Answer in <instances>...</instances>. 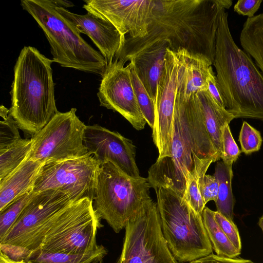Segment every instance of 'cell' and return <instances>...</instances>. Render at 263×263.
Masks as SVG:
<instances>
[{
	"label": "cell",
	"instance_id": "4316f807",
	"mask_svg": "<svg viewBox=\"0 0 263 263\" xmlns=\"http://www.w3.org/2000/svg\"><path fill=\"white\" fill-rule=\"evenodd\" d=\"M212 161L202 163L196 167L190 175L183 197L192 209L198 214L202 215L205 203L201 196L199 186V179L201 175L205 174Z\"/></svg>",
	"mask_w": 263,
	"mask_h": 263
},
{
	"label": "cell",
	"instance_id": "9a60e30c",
	"mask_svg": "<svg viewBox=\"0 0 263 263\" xmlns=\"http://www.w3.org/2000/svg\"><path fill=\"white\" fill-rule=\"evenodd\" d=\"M83 140L88 153L100 164L110 161L128 176L140 177L136 162V147L131 140L97 124L86 125Z\"/></svg>",
	"mask_w": 263,
	"mask_h": 263
},
{
	"label": "cell",
	"instance_id": "f35d334b",
	"mask_svg": "<svg viewBox=\"0 0 263 263\" xmlns=\"http://www.w3.org/2000/svg\"><path fill=\"white\" fill-rule=\"evenodd\" d=\"M258 223L263 232V215L259 218Z\"/></svg>",
	"mask_w": 263,
	"mask_h": 263
},
{
	"label": "cell",
	"instance_id": "603a6c76",
	"mask_svg": "<svg viewBox=\"0 0 263 263\" xmlns=\"http://www.w3.org/2000/svg\"><path fill=\"white\" fill-rule=\"evenodd\" d=\"M213 175L219 184L218 197L215 202L216 211L229 220L233 221L235 201L232 190V167L226 166L222 161H218Z\"/></svg>",
	"mask_w": 263,
	"mask_h": 263
},
{
	"label": "cell",
	"instance_id": "2e32d148",
	"mask_svg": "<svg viewBox=\"0 0 263 263\" xmlns=\"http://www.w3.org/2000/svg\"><path fill=\"white\" fill-rule=\"evenodd\" d=\"M100 220L93 209L56 233L46 236L32 252L76 254L95 251L100 246L96 240L97 231L102 226Z\"/></svg>",
	"mask_w": 263,
	"mask_h": 263
},
{
	"label": "cell",
	"instance_id": "ac0fdd59",
	"mask_svg": "<svg viewBox=\"0 0 263 263\" xmlns=\"http://www.w3.org/2000/svg\"><path fill=\"white\" fill-rule=\"evenodd\" d=\"M170 47L168 41L160 40L129 60L133 63L137 75L155 105L158 82L164 66L166 49Z\"/></svg>",
	"mask_w": 263,
	"mask_h": 263
},
{
	"label": "cell",
	"instance_id": "8992f818",
	"mask_svg": "<svg viewBox=\"0 0 263 263\" xmlns=\"http://www.w3.org/2000/svg\"><path fill=\"white\" fill-rule=\"evenodd\" d=\"M154 189L162 233L176 260L191 262L213 254L202 215L173 189L161 186Z\"/></svg>",
	"mask_w": 263,
	"mask_h": 263
},
{
	"label": "cell",
	"instance_id": "d6a6232c",
	"mask_svg": "<svg viewBox=\"0 0 263 263\" xmlns=\"http://www.w3.org/2000/svg\"><path fill=\"white\" fill-rule=\"evenodd\" d=\"M214 218L224 233L235 248L241 251V241L237 226L233 221L227 219L217 211L214 212Z\"/></svg>",
	"mask_w": 263,
	"mask_h": 263
},
{
	"label": "cell",
	"instance_id": "ab89813d",
	"mask_svg": "<svg viewBox=\"0 0 263 263\" xmlns=\"http://www.w3.org/2000/svg\"><path fill=\"white\" fill-rule=\"evenodd\" d=\"M103 258H98L91 263H102Z\"/></svg>",
	"mask_w": 263,
	"mask_h": 263
},
{
	"label": "cell",
	"instance_id": "30bf717a",
	"mask_svg": "<svg viewBox=\"0 0 263 263\" xmlns=\"http://www.w3.org/2000/svg\"><path fill=\"white\" fill-rule=\"evenodd\" d=\"M77 109L58 112L32 136L28 158L44 164L80 157L88 154L84 144L86 125L76 115Z\"/></svg>",
	"mask_w": 263,
	"mask_h": 263
},
{
	"label": "cell",
	"instance_id": "4fadbf2b",
	"mask_svg": "<svg viewBox=\"0 0 263 263\" xmlns=\"http://www.w3.org/2000/svg\"><path fill=\"white\" fill-rule=\"evenodd\" d=\"M130 64L114 60L102 76L97 96L101 106L119 112L136 130L146 123L140 110L130 77Z\"/></svg>",
	"mask_w": 263,
	"mask_h": 263
},
{
	"label": "cell",
	"instance_id": "7402d4cb",
	"mask_svg": "<svg viewBox=\"0 0 263 263\" xmlns=\"http://www.w3.org/2000/svg\"><path fill=\"white\" fill-rule=\"evenodd\" d=\"M239 40L243 50L254 60L263 74V12L247 18Z\"/></svg>",
	"mask_w": 263,
	"mask_h": 263
},
{
	"label": "cell",
	"instance_id": "8fae6325",
	"mask_svg": "<svg viewBox=\"0 0 263 263\" xmlns=\"http://www.w3.org/2000/svg\"><path fill=\"white\" fill-rule=\"evenodd\" d=\"M100 162L89 154L59 162L45 164L33 191L59 190L73 202L88 198L93 201Z\"/></svg>",
	"mask_w": 263,
	"mask_h": 263
},
{
	"label": "cell",
	"instance_id": "d4e9b609",
	"mask_svg": "<svg viewBox=\"0 0 263 263\" xmlns=\"http://www.w3.org/2000/svg\"><path fill=\"white\" fill-rule=\"evenodd\" d=\"M107 253L105 248L100 245L95 251L83 254L36 251L30 253L25 260L28 263H91L97 259L103 258Z\"/></svg>",
	"mask_w": 263,
	"mask_h": 263
},
{
	"label": "cell",
	"instance_id": "ffe728a7",
	"mask_svg": "<svg viewBox=\"0 0 263 263\" xmlns=\"http://www.w3.org/2000/svg\"><path fill=\"white\" fill-rule=\"evenodd\" d=\"M44 164L28 158L16 170L0 181V211L18 197L33 190Z\"/></svg>",
	"mask_w": 263,
	"mask_h": 263
},
{
	"label": "cell",
	"instance_id": "277c9868",
	"mask_svg": "<svg viewBox=\"0 0 263 263\" xmlns=\"http://www.w3.org/2000/svg\"><path fill=\"white\" fill-rule=\"evenodd\" d=\"M48 59L35 48L24 46L14 67L11 116L19 129L33 136L59 112Z\"/></svg>",
	"mask_w": 263,
	"mask_h": 263
},
{
	"label": "cell",
	"instance_id": "4dcf8cb0",
	"mask_svg": "<svg viewBox=\"0 0 263 263\" xmlns=\"http://www.w3.org/2000/svg\"><path fill=\"white\" fill-rule=\"evenodd\" d=\"M238 140L241 146V152L247 155L258 152L262 142L260 132L246 121L242 123Z\"/></svg>",
	"mask_w": 263,
	"mask_h": 263
},
{
	"label": "cell",
	"instance_id": "6da1fadb",
	"mask_svg": "<svg viewBox=\"0 0 263 263\" xmlns=\"http://www.w3.org/2000/svg\"><path fill=\"white\" fill-rule=\"evenodd\" d=\"M232 5L231 0H154L147 34L143 38L125 37L114 60L125 65L155 42L167 40L171 50L184 49L202 55L213 64L220 17Z\"/></svg>",
	"mask_w": 263,
	"mask_h": 263
},
{
	"label": "cell",
	"instance_id": "44dd1931",
	"mask_svg": "<svg viewBox=\"0 0 263 263\" xmlns=\"http://www.w3.org/2000/svg\"><path fill=\"white\" fill-rule=\"evenodd\" d=\"M197 97L205 126L214 147L221 159L222 155V132L224 125L235 119L226 108L219 106L208 89L200 90Z\"/></svg>",
	"mask_w": 263,
	"mask_h": 263
},
{
	"label": "cell",
	"instance_id": "e0dca14e",
	"mask_svg": "<svg viewBox=\"0 0 263 263\" xmlns=\"http://www.w3.org/2000/svg\"><path fill=\"white\" fill-rule=\"evenodd\" d=\"M57 10L80 33L90 38L104 58L107 65L112 63L123 47L125 36L122 35L111 23L90 12L84 15L73 13L61 7L59 3Z\"/></svg>",
	"mask_w": 263,
	"mask_h": 263
},
{
	"label": "cell",
	"instance_id": "3957f363",
	"mask_svg": "<svg viewBox=\"0 0 263 263\" xmlns=\"http://www.w3.org/2000/svg\"><path fill=\"white\" fill-rule=\"evenodd\" d=\"M228 18L224 11L217 32L213 63L226 108L235 118L263 122V74L235 43Z\"/></svg>",
	"mask_w": 263,
	"mask_h": 263
},
{
	"label": "cell",
	"instance_id": "f1b7e54d",
	"mask_svg": "<svg viewBox=\"0 0 263 263\" xmlns=\"http://www.w3.org/2000/svg\"><path fill=\"white\" fill-rule=\"evenodd\" d=\"M130 64V77L136 98L147 123L153 128L156 118V105L137 75L134 65Z\"/></svg>",
	"mask_w": 263,
	"mask_h": 263
},
{
	"label": "cell",
	"instance_id": "484cf974",
	"mask_svg": "<svg viewBox=\"0 0 263 263\" xmlns=\"http://www.w3.org/2000/svg\"><path fill=\"white\" fill-rule=\"evenodd\" d=\"M32 143L31 138H21L5 149L0 150V181L16 170L28 158Z\"/></svg>",
	"mask_w": 263,
	"mask_h": 263
},
{
	"label": "cell",
	"instance_id": "7a4b0ae2",
	"mask_svg": "<svg viewBox=\"0 0 263 263\" xmlns=\"http://www.w3.org/2000/svg\"><path fill=\"white\" fill-rule=\"evenodd\" d=\"M209 159H220L207 132L197 97L188 101L176 96L171 156L157 158L149 168L152 187H170L183 196L190 175Z\"/></svg>",
	"mask_w": 263,
	"mask_h": 263
},
{
	"label": "cell",
	"instance_id": "5b68a950",
	"mask_svg": "<svg viewBox=\"0 0 263 263\" xmlns=\"http://www.w3.org/2000/svg\"><path fill=\"white\" fill-rule=\"evenodd\" d=\"M21 4L44 31L50 45L53 62L62 67L102 76L107 66L104 58L58 11V1L23 0Z\"/></svg>",
	"mask_w": 263,
	"mask_h": 263
},
{
	"label": "cell",
	"instance_id": "d590c367",
	"mask_svg": "<svg viewBox=\"0 0 263 263\" xmlns=\"http://www.w3.org/2000/svg\"><path fill=\"white\" fill-rule=\"evenodd\" d=\"M207 87L210 95L221 107L226 108V104L222 93L219 88L216 76L213 71V67L211 68L207 79Z\"/></svg>",
	"mask_w": 263,
	"mask_h": 263
},
{
	"label": "cell",
	"instance_id": "f546056e",
	"mask_svg": "<svg viewBox=\"0 0 263 263\" xmlns=\"http://www.w3.org/2000/svg\"><path fill=\"white\" fill-rule=\"evenodd\" d=\"M0 150H3L21 139L18 127L11 116L9 109L1 105L0 110Z\"/></svg>",
	"mask_w": 263,
	"mask_h": 263
},
{
	"label": "cell",
	"instance_id": "8d00e7d4",
	"mask_svg": "<svg viewBox=\"0 0 263 263\" xmlns=\"http://www.w3.org/2000/svg\"><path fill=\"white\" fill-rule=\"evenodd\" d=\"M190 263H254L252 261L238 258L221 256L214 254L205 256Z\"/></svg>",
	"mask_w": 263,
	"mask_h": 263
},
{
	"label": "cell",
	"instance_id": "1f68e13d",
	"mask_svg": "<svg viewBox=\"0 0 263 263\" xmlns=\"http://www.w3.org/2000/svg\"><path fill=\"white\" fill-rule=\"evenodd\" d=\"M241 153L231 132L229 124L224 125L222 132V155L221 159L227 166L232 167Z\"/></svg>",
	"mask_w": 263,
	"mask_h": 263
},
{
	"label": "cell",
	"instance_id": "52a82bcc",
	"mask_svg": "<svg viewBox=\"0 0 263 263\" xmlns=\"http://www.w3.org/2000/svg\"><path fill=\"white\" fill-rule=\"evenodd\" d=\"M147 178L131 177L110 161L100 164L95 196L94 209L116 233L143 206L152 201Z\"/></svg>",
	"mask_w": 263,
	"mask_h": 263
},
{
	"label": "cell",
	"instance_id": "7c38bea8",
	"mask_svg": "<svg viewBox=\"0 0 263 263\" xmlns=\"http://www.w3.org/2000/svg\"><path fill=\"white\" fill-rule=\"evenodd\" d=\"M182 55L183 49L174 51L167 48L158 82L156 118L152 129V138L159 153L158 158L171 156L174 111Z\"/></svg>",
	"mask_w": 263,
	"mask_h": 263
},
{
	"label": "cell",
	"instance_id": "e575fe53",
	"mask_svg": "<svg viewBox=\"0 0 263 263\" xmlns=\"http://www.w3.org/2000/svg\"><path fill=\"white\" fill-rule=\"evenodd\" d=\"M262 0H239L234 6V10L238 14L253 17L259 9Z\"/></svg>",
	"mask_w": 263,
	"mask_h": 263
},
{
	"label": "cell",
	"instance_id": "836d02e7",
	"mask_svg": "<svg viewBox=\"0 0 263 263\" xmlns=\"http://www.w3.org/2000/svg\"><path fill=\"white\" fill-rule=\"evenodd\" d=\"M200 191L205 204L209 201L217 199L219 184L215 176L203 174L199 179Z\"/></svg>",
	"mask_w": 263,
	"mask_h": 263
},
{
	"label": "cell",
	"instance_id": "d6986e66",
	"mask_svg": "<svg viewBox=\"0 0 263 263\" xmlns=\"http://www.w3.org/2000/svg\"><path fill=\"white\" fill-rule=\"evenodd\" d=\"M213 65L206 57L183 49L176 96L188 101L197 92L208 89L207 79Z\"/></svg>",
	"mask_w": 263,
	"mask_h": 263
},
{
	"label": "cell",
	"instance_id": "9c48e42d",
	"mask_svg": "<svg viewBox=\"0 0 263 263\" xmlns=\"http://www.w3.org/2000/svg\"><path fill=\"white\" fill-rule=\"evenodd\" d=\"M125 228L118 263H178L164 237L157 202L146 204Z\"/></svg>",
	"mask_w": 263,
	"mask_h": 263
},
{
	"label": "cell",
	"instance_id": "cb8c5ba5",
	"mask_svg": "<svg viewBox=\"0 0 263 263\" xmlns=\"http://www.w3.org/2000/svg\"><path fill=\"white\" fill-rule=\"evenodd\" d=\"M214 211L205 207L202 214L203 224L216 255L234 258L241 253L232 245L214 218Z\"/></svg>",
	"mask_w": 263,
	"mask_h": 263
},
{
	"label": "cell",
	"instance_id": "83f0119b",
	"mask_svg": "<svg viewBox=\"0 0 263 263\" xmlns=\"http://www.w3.org/2000/svg\"><path fill=\"white\" fill-rule=\"evenodd\" d=\"M35 193L33 190L28 192L0 211V240L6 235Z\"/></svg>",
	"mask_w": 263,
	"mask_h": 263
},
{
	"label": "cell",
	"instance_id": "ba28073f",
	"mask_svg": "<svg viewBox=\"0 0 263 263\" xmlns=\"http://www.w3.org/2000/svg\"><path fill=\"white\" fill-rule=\"evenodd\" d=\"M72 202L67 194L59 190L36 192L6 235L0 240V251L13 259H25L42 228Z\"/></svg>",
	"mask_w": 263,
	"mask_h": 263
},
{
	"label": "cell",
	"instance_id": "74e56055",
	"mask_svg": "<svg viewBox=\"0 0 263 263\" xmlns=\"http://www.w3.org/2000/svg\"><path fill=\"white\" fill-rule=\"evenodd\" d=\"M0 263H28V262L25 259H13L0 251Z\"/></svg>",
	"mask_w": 263,
	"mask_h": 263
},
{
	"label": "cell",
	"instance_id": "5bb4252c",
	"mask_svg": "<svg viewBox=\"0 0 263 263\" xmlns=\"http://www.w3.org/2000/svg\"><path fill=\"white\" fill-rule=\"evenodd\" d=\"M83 8L111 23L125 36L143 38L147 34L154 0H86Z\"/></svg>",
	"mask_w": 263,
	"mask_h": 263
}]
</instances>
